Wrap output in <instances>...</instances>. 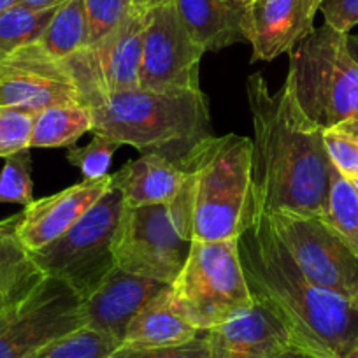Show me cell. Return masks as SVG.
<instances>
[{
    "label": "cell",
    "instance_id": "obj_1",
    "mask_svg": "<svg viewBox=\"0 0 358 358\" xmlns=\"http://www.w3.org/2000/svg\"><path fill=\"white\" fill-rule=\"evenodd\" d=\"M253 120V194L258 215L322 216L332 164L320 129L301 109L290 83L271 92L262 72L246 79Z\"/></svg>",
    "mask_w": 358,
    "mask_h": 358
},
{
    "label": "cell",
    "instance_id": "obj_2",
    "mask_svg": "<svg viewBox=\"0 0 358 358\" xmlns=\"http://www.w3.org/2000/svg\"><path fill=\"white\" fill-rule=\"evenodd\" d=\"M253 301L287 325L295 346L322 358H344L358 346V304L311 283L278 241L265 215L237 239Z\"/></svg>",
    "mask_w": 358,
    "mask_h": 358
},
{
    "label": "cell",
    "instance_id": "obj_3",
    "mask_svg": "<svg viewBox=\"0 0 358 358\" xmlns=\"http://www.w3.org/2000/svg\"><path fill=\"white\" fill-rule=\"evenodd\" d=\"M179 167L185 181L169 204L178 232L190 241L239 239L258 216L253 194V141L211 136Z\"/></svg>",
    "mask_w": 358,
    "mask_h": 358
},
{
    "label": "cell",
    "instance_id": "obj_4",
    "mask_svg": "<svg viewBox=\"0 0 358 358\" xmlns=\"http://www.w3.org/2000/svg\"><path fill=\"white\" fill-rule=\"evenodd\" d=\"M85 104L94 116L92 132L108 136L122 146L129 144L141 155H160L176 165L215 136L202 90L164 94L136 88Z\"/></svg>",
    "mask_w": 358,
    "mask_h": 358
},
{
    "label": "cell",
    "instance_id": "obj_5",
    "mask_svg": "<svg viewBox=\"0 0 358 358\" xmlns=\"http://www.w3.org/2000/svg\"><path fill=\"white\" fill-rule=\"evenodd\" d=\"M288 55L285 81L320 129L358 118V62L348 50V34L323 25Z\"/></svg>",
    "mask_w": 358,
    "mask_h": 358
},
{
    "label": "cell",
    "instance_id": "obj_6",
    "mask_svg": "<svg viewBox=\"0 0 358 358\" xmlns=\"http://www.w3.org/2000/svg\"><path fill=\"white\" fill-rule=\"evenodd\" d=\"M183 315L201 332L215 329L253 306L237 239L192 241L187 264L171 287Z\"/></svg>",
    "mask_w": 358,
    "mask_h": 358
},
{
    "label": "cell",
    "instance_id": "obj_7",
    "mask_svg": "<svg viewBox=\"0 0 358 358\" xmlns=\"http://www.w3.org/2000/svg\"><path fill=\"white\" fill-rule=\"evenodd\" d=\"M123 209L122 195L109 190L72 229L32 255L46 276L64 281L85 301L116 267L113 239Z\"/></svg>",
    "mask_w": 358,
    "mask_h": 358
},
{
    "label": "cell",
    "instance_id": "obj_8",
    "mask_svg": "<svg viewBox=\"0 0 358 358\" xmlns=\"http://www.w3.org/2000/svg\"><path fill=\"white\" fill-rule=\"evenodd\" d=\"M190 248L192 241L174 227L169 204L123 206L113 239L118 268L172 287L187 264Z\"/></svg>",
    "mask_w": 358,
    "mask_h": 358
},
{
    "label": "cell",
    "instance_id": "obj_9",
    "mask_svg": "<svg viewBox=\"0 0 358 358\" xmlns=\"http://www.w3.org/2000/svg\"><path fill=\"white\" fill-rule=\"evenodd\" d=\"M265 216L278 241L311 283L358 302V255L322 216L288 211Z\"/></svg>",
    "mask_w": 358,
    "mask_h": 358
},
{
    "label": "cell",
    "instance_id": "obj_10",
    "mask_svg": "<svg viewBox=\"0 0 358 358\" xmlns=\"http://www.w3.org/2000/svg\"><path fill=\"white\" fill-rule=\"evenodd\" d=\"M81 327L83 299L64 281L46 276L25 297L0 309V358H29Z\"/></svg>",
    "mask_w": 358,
    "mask_h": 358
},
{
    "label": "cell",
    "instance_id": "obj_11",
    "mask_svg": "<svg viewBox=\"0 0 358 358\" xmlns=\"http://www.w3.org/2000/svg\"><path fill=\"white\" fill-rule=\"evenodd\" d=\"M148 6H134L113 32L64 62L74 79L83 104L139 88V67Z\"/></svg>",
    "mask_w": 358,
    "mask_h": 358
},
{
    "label": "cell",
    "instance_id": "obj_12",
    "mask_svg": "<svg viewBox=\"0 0 358 358\" xmlns=\"http://www.w3.org/2000/svg\"><path fill=\"white\" fill-rule=\"evenodd\" d=\"M206 51L194 43L172 0L150 6L139 67V88L151 92H195Z\"/></svg>",
    "mask_w": 358,
    "mask_h": 358
},
{
    "label": "cell",
    "instance_id": "obj_13",
    "mask_svg": "<svg viewBox=\"0 0 358 358\" xmlns=\"http://www.w3.org/2000/svg\"><path fill=\"white\" fill-rule=\"evenodd\" d=\"M83 102L64 64L41 57L32 44L0 62V106L39 113L50 106Z\"/></svg>",
    "mask_w": 358,
    "mask_h": 358
},
{
    "label": "cell",
    "instance_id": "obj_14",
    "mask_svg": "<svg viewBox=\"0 0 358 358\" xmlns=\"http://www.w3.org/2000/svg\"><path fill=\"white\" fill-rule=\"evenodd\" d=\"M111 190V174L83 179L58 194L37 199L20 213L16 237L29 253L43 250L64 236Z\"/></svg>",
    "mask_w": 358,
    "mask_h": 358
},
{
    "label": "cell",
    "instance_id": "obj_15",
    "mask_svg": "<svg viewBox=\"0 0 358 358\" xmlns=\"http://www.w3.org/2000/svg\"><path fill=\"white\" fill-rule=\"evenodd\" d=\"M320 0H251L244 13V39L257 62H271L299 46L315 30Z\"/></svg>",
    "mask_w": 358,
    "mask_h": 358
},
{
    "label": "cell",
    "instance_id": "obj_16",
    "mask_svg": "<svg viewBox=\"0 0 358 358\" xmlns=\"http://www.w3.org/2000/svg\"><path fill=\"white\" fill-rule=\"evenodd\" d=\"M169 288L171 285L115 267L101 287L83 301L85 327L108 334L122 343L130 322Z\"/></svg>",
    "mask_w": 358,
    "mask_h": 358
},
{
    "label": "cell",
    "instance_id": "obj_17",
    "mask_svg": "<svg viewBox=\"0 0 358 358\" xmlns=\"http://www.w3.org/2000/svg\"><path fill=\"white\" fill-rule=\"evenodd\" d=\"M206 336L215 358H274L295 346L287 325L257 301Z\"/></svg>",
    "mask_w": 358,
    "mask_h": 358
},
{
    "label": "cell",
    "instance_id": "obj_18",
    "mask_svg": "<svg viewBox=\"0 0 358 358\" xmlns=\"http://www.w3.org/2000/svg\"><path fill=\"white\" fill-rule=\"evenodd\" d=\"M183 181V169L160 155H141L111 174V188L127 208L171 204Z\"/></svg>",
    "mask_w": 358,
    "mask_h": 358
},
{
    "label": "cell",
    "instance_id": "obj_19",
    "mask_svg": "<svg viewBox=\"0 0 358 358\" xmlns=\"http://www.w3.org/2000/svg\"><path fill=\"white\" fill-rule=\"evenodd\" d=\"M185 29L202 50L220 51L244 39L248 6L234 0H172Z\"/></svg>",
    "mask_w": 358,
    "mask_h": 358
},
{
    "label": "cell",
    "instance_id": "obj_20",
    "mask_svg": "<svg viewBox=\"0 0 358 358\" xmlns=\"http://www.w3.org/2000/svg\"><path fill=\"white\" fill-rule=\"evenodd\" d=\"M202 334L178 308L169 288L130 322L122 344L132 348H172L192 343Z\"/></svg>",
    "mask_w": 358,
    "mask_h": 358
},
{
    "label": "cell",
    "instance_id": "obj_21",
    "mask_svg": "<svg viewBox=\"0 0 358 358\" xmlns=\"http://www.w3.org/2000/svg\"><path fill=\"white\" fill-rule=\"evenodd\" d=\"M88 46V20L83 0H69L55 11L32 48L55 64H64Z\"/></svg>",
    "mask_w": 358,
    "mask_h": 358
},
{
    "label": "cell",
    "instance_id": "obj_22",
    "mask_svg": "<svg viewBox=\"0 0 358 358\" xmlns=\"http://www.w3.org/2000/svg\"><path fill=\"white\" fill-rule=\"evenodd\" d=\"M94 116L86 104H57L43 109L34 118L32 148H71L85 134L92 132Z\"/></svg>",
    "mask_w": 358,
    "mask_h": 358
},
{
    "label": "cell",
    "instance_id": "obj_23",
    "mask_svg": "<svg viewBox=\"0 0 358 358\" xmlns=\"http://www.w3.org/2000/svg\"><path fill=\"white\" fill-rule=\"evenodd\" d=\"M44 278L46 274L22 246L16 234L0 236V309L25 297Z\"/></svg>",
    "mask_w": 358,
    "mask_h": 358
},
{
    "label": "cell",
    "instance_id": "obj_24",
    "mask_svg": "<svg viewBox=\"0 0 358 358\" xmlns=\"http://www.w3.org/2000/svg\"><path fill=\"white\" fill-rule=\"evenodd\" d=\"M322 220L358 255V192L334 165Z\"/></svg>",
    "mask_w": 358,
    "mask_h": 358
},
{
    "label": "cell",
    "instance_id": "obj_25",
    "mask_svg": "<svg viewBox=\"0 0 358 358\" xmlns=\"http://www.w3.org/2000/svg\"><path fill=\"white\" fill-rule=\"evenodd\" d=\"M57 9L32 11L16 4L0 15V62L36 43Z\"/></svg>",
    "mask_w": 358,
    "mask_h": 358
},
{
    "label": "cell",
    "instance_id": "obj_26",
    "mask_svg": "<svg viewBox=\"0 0 358 358\" xmlns=\"http://www.w3.org/2000/svg\"><path fill=\"white\" fill-rule=\"evenodd\" d=\"M122 346L120 341L90 327L57 337L29 358H108Z\"/></svg>",
    "mask_w": 358,
    "mask_h": 358
},
{
    "label": "cell",
    "instance_id": "obj_27",
    "mask_svg": "<svg viewBox=\"0 0 358 358\" xmlns=\"http://www.w3.org/2000/svg\"><path fill=\"white\" fill-rule=\"evenodd\" d=\"M323 144L330 164L353 181L358 178V118H348L323 129Z\"/></svg>",
    "mask_w": 358,
    "mask_h": 358
},
{
    "label": "cell",
    "instance_id": "obj_28",
    "mask_svg": "<svg viewBox=\"0 0 358 358\" xmlns=\"http://www.w3.org/2000/svg\"><path fill=\"white\" fill-rule=\"evenodd\" d=\"M32 202V155L30 150H23L4 158V167L0 171V204H20L25 208Z\"/></svg>",
    "mask_w": 358,
    "mask_h": 358
},
{
    "label": "cell",
    "instance_id": "obj_29",
    "mask_svg": "<svg viewBox=\"0 0 358 358\" xmlns=\"http://www.w3.org/2000/svg\"><path fill=\"white\" fill-rule=\"evenodd\" d=\"M122 146L108 136L92 132V141L85 146L67 148L69 164L79 169L83 179H101L109 176V167L115 153Z\"/></svg>",
    "mask_w": 358,
    "mask_h": 358
},
{
    "label": "cell",
    "instance_id": "obj_30",
    "mask_svg": "<svg viewBox=\"0 0 358 358\" xmlns=\"http://www.w3.org/2000/svg\"><path fill=\"white\" fill-rule=\"evenodd\" d=\"M37 113L0 106V158L30 150L34 118Z\"/></svg>",
    "mask_w": 358,
    "mask_h": 358
},
{
    "label": "cell",
    "instance_id": "obj_31",
    "mask_svg": "<svg viewBox=\"0 0 358 358\" xmlns=\"http://www.w3.org/2000/svg\"><path fill=\"white\" fill-rule=\"evenodd\" d=\"M88 20V44L108 36L134 9V0H83Z\"/></svg>",
    "mask_w": 358,
    "mask_h": 358
},
{
    "label": "cell",
    "instance_id": "obj_32",
    "mask_svg": "<svg viewBox=\"0 0 358 358\" xmlns=\"http://www.w3.org/2000/svg\"><path fill=\"white\" fill-rule=\"evenodd\" d=\"M108 358H215L206 332L188 344L172 348L120 346Z\"/></svg>",
    "mask_w": 358,
    "mask_h": 358
},
{
    "label": "cell",
    "instance_id": "obj_33",
    "mask_svg": "<svg viewBox=\"0 0 358 358\" xmlns=\"http://www.w3.org/2000/svg\"><path fill=\"white\" fill-rule=\"evenodd\" d=\"M320 11L325 25L343 34L358 25V0H320Z\"/></svg>",
    "mask_w": 358,
    "mask_h": 358
},
{
    "label": "cell",
    "instance_id": "obj_34",
    "mask_svg": "<svg viewBox=\"0 0 358 358\" xmlns=\"http://www.w3.org/2000/svg\"><path fill=\"white\" fill-rule=\"evenodd\" d=\"M69 0H18V4L23 8H29L32 11H50V9H58Z\"/></svg>",
    "mask_w": 358,
    "mask_h": 358
},
{
    "label": "cell",
    "instance_id": "obj_35",
    "mask_svg": "<svg viewBox=\"0 0 358 358\" xmlns=\"http://www.w3.org/2000/svg\"><path fill=\"white\" fill-rule=\"evenodd\" d=\"M274 358H322L318 355L311 353V351H306L299 346H290L288 350L281 351L280 355H276Z\"/></svg>",
    "mask_w": 358,
    "mask_h": 358
},
{
    "label": "cell",
    "instance_id": "obj_36",
    "mask_svg": "<svg viewBox=\"0 0 358 358\" xmlns=\"http://www.w3.org/2000/svg\"><path fill=\"white\" fill-rule=\"evenodd\" d=\"M20 215L11 216V218L0 220V236H9V234H16V227H18Z\"/></svg>",
    "mask_w": 358,
    "mask_h": 358
},
{
    "label": "cell",
    "instance_id": "obj_37",
    "mask_svg": "<svg viewBox=\"0 0 358 358\" xmlns=\"http://www.w3.org/2000/svg\"><path fill=\"white\" fill-rule=\"evenodd\" d=\"M348 50H350L351 57L358 62V34H355V36L348 34Z\"/></svg>",
    "mask_w": 358,
    "mask_h": 358
},
{
    "label": "cell",
    "instance_id": "obj_38",
    "mask_svg": "<svg viewBox=\"0 0 358 358\" xmlns=\"http://www.w3.org/2000/svg\"><path fill=\"white\" fill-rule=\"evenodd\" d=\"M18 4V0H0V15Z\"/></svg>",
    "mask_w": 358,
    "mask_h": 358
},
{
    "label": "cell",
    "instance_id": "obj_39",
    "mask_svg": "<svg viewBox=\"0 0 358 358\" xmlns=\"http://www.w3.org/2000/svg\"><path fill=\"white\" fill-rule=\"evenodd\" d=\"M158 0H134V4H137V6H148V8H150V6H153V4H157Z\"/></svg>",
    "mask_w": 358,
    "mask_h": 358
},
{
    "label": "cell",
    "instance_id": "obj_40",
    "mask_svg": "<svg viewBox=\"0 0 358 358\" xmlns=\"http://www.w3.org/2000/svg\"><path fill=\"white\" fill-rule=\"evenodd\" d=\"M344 358H358V346L353 348V350H351Z\"/></svg>",
    "mask_w": 358,
    "mask_h": 358
},
{
    "label": "cell",
    "instance_id": "obj_41",
    "mask_svg": "<svg viewBox=\"0 0 358 358\" xmlns=\"http://www.w3.org/2000/svg\"><path fill=\"white\" fill-rule=\"evenodd\" d=\"M234 2H239V4H244V6H250L251 0H234Z\"/></svg>",
    "mask_w": 358,
    "mask_h": 358
},
{
    "label": "cell",
    "instance_id": "obj_42",
    "mask_svg": "<svg viewBox=\"0 0 358 358\" xmlns=\"http://www.w3.org/2000/svg\"><path fill=\"white\" fill-rule=\"evenodd\" d=\"M351 183H353V187H355V190L358 192V178H355L353 181H351Z\"/></svg>",
    "mask_w": 358,
    "mask_h": 358
},
{
    "label": "cell",
    "instance_id": "obj_43",
    "mask_svg": "<svg viewBox=\"0 0 358 358\" xmlns=\"http://www.w3.org/2000/svg\"><path fill=\"white\" fill-rule=\"evenodd\" d=\"M357 304H358V302H357Z\"/></svg>",
    "mask_w": 358,
    "mask_h": 358
}]
</instances>
